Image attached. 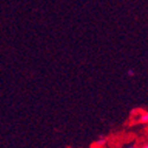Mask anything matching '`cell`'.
I'll list each match as a JSON object with an SVG mask.
<instances>
[{
  "label": "cell",
  "instance_id": "1",
  "mask_svg": "<svg viewBox=\"0 0 148 148\" xmlns=\"http://www.w3.org/2000/svg\"><path fill=\"white\" fill-rule=\"evenodd\" d=\"M140 122H142V123L148 122V113H142V115L140 116Z\"/></svg>",
  "mask_w": 148,
  "mask_h": 148
},
{
  "label": "cell",
  "instance_id": "2",
  "mask_svg": "<svg viewBox=\"0 0 148 148\" xmlns=\"http://www.w3.org/2000/svg\"><path fill=\"white\" fill-rule=\"evenodd\" d=\"M106 141H107V140H106L104 138H102V139H100V140H98V141L95 143V146H96V147H103V146L106 145Z\"/></svg>",
  "mask_w": 148,
  "mask_h": 148
},
{
  "label": "cell",
  "instance_id": "3",
  "mask_svg": "<svg viewBox=\"0 0 148 148\" xmlns=\"http://www.w3.org/2000/svg\"><path fill=\"white\" fill-rule=\"evenodd\" d=\"M128 75H129V76H133V75H134V72H133V70H129V71H128Z\"/></svg>",
  "mask_w": 148,
  "mask_h": 148
},
{
  "label": "cell",
  "instance_id": "4",
  "mask_svg": "<svg viewBox=\"0 0 148 148\" xmlns=\"http://www.w3.org/2000/svg\"><path fill=\"white\" fill-rule=\"evenodd\" d=\"M141 148H148V142H147V143H146V145H143V146H142V147H141Z\"/></svg>",
  "mask_w": 148,
  "mask_h": 148
},
{
  "label": "cell",
  "instance_id": "5",
  "mask_svg": "<svg viewBox=\"0 0 148 148\" xmlns=\"http://www.w3.org/2000/svg\"><path fill=\"white\" fill-rule=\"evenodd\" d=\"M128 148H136V147H135V146H130V147H128Z\"/></svg>",
  "mask_w": 148,
  "mask_h": 148
},
{
  "label": "cell",
  "instance_id": "6",
  "mask_svg": "<svg viewBox=\"0 0 148 148\" xmlns=\"http://www.w3.org/2000/svg\"><path fill=\"white\" fill-rule=\"evenodd\" d=\"M94 148H102V147H96V146H95V147H94Z\"/></svg>",
  "mask_w": 148,
  "mask_h": 148
}]
</instances>
